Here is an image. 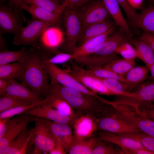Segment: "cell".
Masks as SVG:
<instances>
[{
  "instance_id": "cell-1",
  "label": "cell",
  "mask_w": 154,
  "mask_h": 154,
  "mask_svg": "<svg viewBox=\"0 0 154 154\" xmlns=\"http://www.w3.org/2000/svg\"><path fill=\"white\" fill-rule=\"evenodd\" d=\"M49 78L38 52L33 48L29 50L27 58L24 62L22 74L18 79L44 99L50 91Z\"/></svg>"
},
{
  "instance_id": "cell-2",
  "label": "cell",
  "mask_w": 154,
  "mask_h": 154,
  "mask_svg": "<svg viewBox=\"0 0 154 154\" xmlns=\"http://www.w3.org/2000/svg\"><path fill=\"white\" fill-rule=\"evenodd\" d=\"M48 94L59 97L66 101L76 112L90 114L98 118L104 112L106 104L96 97L58 84H50Z\"/></svg>"
},
{
  "instance_id": "cell-3",
  "label": "cell",
  "mask_w": 154,
  "mask_h": 154,
  "mask_svg": "<svg viewBox=\"0 0 154 154\" xmlns=\"http://www.w3.org/2000/svg\"><path fill=\"white\" fill-rule=\"evenodd\" d=\"M30 154H49L54 147L55 137L47 119L35 117Z\"/></svg>"
},
{
  "instance_id": "cell-4",
  "label": "cell",
  "mask_w": 154,
  "mask_h": 154,
  "mask_svg": "<svg viewBox=\"0 0 154 154\" xmlns=\"http://www.w3.org/2000/svg\"><path fill=\"white\" fill-rule=\"evenodd\" d=\"M132 92L135 94L133 97L117 96L115 100H108L107 103L125 104L132 107L138 113L148 104L154 102V81L148 80L144 82Z\"/></svg>"
},
{
  "instance_id": "cell-5",
  "label": "cell",
  "mask_w": 154,
  "mask_h": 154,
  "mask_svg": "<svg viewBox=\"0 0 154 154\" xmlns=\"http://www.w3.org/2000/svg\"><path fill=\"white\" fill-rule=\"evenodd\" d=\"M62 17L66 37L62 45L66 52L72 54L77 46L82 28V23L76 10L67 7L64 11Z\"/></svg>"
},
{
  "instance_id": "cell-6",
  "label": "cell",
  "mask_w": 154,
  "mask_h": 154,
  "mask_svg": "<svg viewBox=\"0 0 154 154\" xmlns=\"http://www.w3.org/2000/svg\"><path fill=\"white\" fill-rule=\"evenodd\" d=\"M27 22L26 26L23 27L19 33L14 36L13 43L17 46H31L34 48L37 46L38 41L45 30L53 25L33 18L28 19Z\"/></svg>"
},
{
  "instance_id": "cell-7",
  "label": "cell",
  "mask_w": 154,
  "mask_h": 154,
  "mask_svg": "<svg viewBox=\"0 0 154 154\" xmlns=\"http://www.w3.org/2000/svg\"><path fill=\"white\" fill-rule=\"evenodd\" d=\"M43 63L50 80V84H58L86 94L99 96L77 80L69 73L67 69H62L56 64Z\"/></svg>"
},
{
  "instance_id": "cell-8",
  "label": "cell",
  "mask_w": 154,
  "mask_h": 154,
  "mask_svg": "<svg viewBox=\"0 0 154 154\" xmlns=\"http://www.w3.org/2000/svg\"><path fill=\"white\" fill-rule=\"evenodd\" d=\"M67 69L77 80L95 93L107 96L116 95L96 76L73 61V60Z\"/></svg>"
},
{
  "instance_id": "cell-9",
  "label": "cell",
  "mask_w": 154,
  "mask_h": 154,
  "mask_svg": "<svg viewBox=\"0 0 154 154\" xmlns=\"http://www.w3.org/2000/svg\"><path fill=\"white\" fill-rule=\"evenodd\" d=\"M35 117L30 114H22L8 118L7 130L3 137L0 138V154H3L9 143L27 128L30 121H34Z\"/></svg>"
},
{
  "instance_id": "cell-10",
  "label": "cell",
  "mask_w": 154,
  "mask_h": 154,
  "mask_svg": "<svg viewBox=\"0 0 154 154\" xmlns=\"http://www.w3.org/2000/svg\"><path fill=\"white\" fill-rule=\"evenodd\" d=\"M25 21L20 13L13 7L1 5L0 7V32L17 35L23 27Z\"/></svg>"
},
{
  "instance_id": "cell-11",
  "label": "cell",
  "mask_w": 154,
  "mask_h": 154,
  "mask_svg": "<svg viewBox=\"0 0 154 154\" xmlns=\"http://www.w3.org/2000/svg\"><path fill=\"white\" fill-rule=\"evenodd\" d=\"M78 13L82 28L102 22L111 17L102 0L90 1Z\"/></svg>"
},
{
  "instance_id": "cell-12",
  "label": "cell",
  "mask_w": 154,
  "mask_h": 154,
  "mask_svg": "<svg viewBox=\"0 0 154 154\" xmlns=\"http://www.w3.org/2000/svg\"><path fill=\"white\" fill-rule=\"evenodd\" d=\"M111 107L107 112L97 118L98 130L115 134L142 132L137 128L117 118L112 113Z\"/></svg>"
},
{
  "instance_id": "cell-13",
  "label": "cell",
  "mask_w": 154,
  "mask_h": 154,
  "mask_svg": "<svg viewBox=\"0 0 154 154\" xmlns=\"http://www.w3.org/2000/svg\"><path fill=\"white\" fill-rule=\"evenodd\" d=\"M23 114H27L56 122L65 123L72 126L75 120L83 114L77 112L71 116H67L46 104L35 107Z\"/></svg>"
},
{
  "instance_id": "cell-14",
  "label": "cell",
  "mask_w": 154,
  "mask_h": 154,
  "mask_svg": "<svg viewBox=\"0 0 154 154\" xmlns=\"http://www.w3.org/2000/svg\"><path fill=\"white\" fill-rule=\"evenodd\" d=\"M97 118L90 114H83L77 118L72 125L73 138L84 139L94 135L98 130Z\"/></svg>"
},
{
  "instance_id": "cell-15",
  "label": "cell",
  "mask_w": 154,
  "mask_h": 154,
  "mask_svg": "<svg viewBox=\"0 0 154 154\" xmlns=\"http://www.w3.org/2000/svg\"><path fill=\"white\" fill-rule=\"evenodd\" d=\"M64 40L62 32L59 27L51 25L40 36L39 40V47L44 51H56L62 45Z\"/></svg>"
},
{
  "instance_id": "cell-16",
  "label": "cell",
  "mask_w": 154,
  "mask_h": 154,
  "mask_svg": "<svg viewBox=\"0 0 154 154\" xmlns=\"http://www.w3.org/2000/svg\"><path fill=\"white\" fill-rule=\"evenodd\" d=\"M33 128H26L9 144L3 154H30Z\"/></svg>"
},
{
  "instance_id": "cell-17",
  "label": "cell",
  "mask_w": 154,
  "mask_h": 154,
  "mask_svg": "<svg viewBox=\"0 0 154 154\" xmlns=\"http://www.w3.org/2000/svg\"><path fill=\"white\" fill-rule=\"evenodd\" d=\"M8 81L7 89L3 95L10 96L33 102L44 99L28 87L15 79L8 80Z\"/></svg>"
},
{
  "instance_id": "cell-18",
  "label": "cell",
  "mask_w": 154,
  "mask_h": 154,
  "mask_svg": "<svg viewBox=\"0 0 154 154\" xmlns=\"http://www.w3.org/2000/svg\"><path fill=\"white\" fill-rule=\"evenodd\" d=\"M94 135L98 139L104 140L119 146L123 152L128 149H146L135 140L105 131L98 130Z\"/></svg>"
},
{
  "instance_id": "cell-19",
  "label": "cell",
  "mask_w": 154,
  "mask_h": 154,
  "mask_svg": "<svg viewBox=\"0 0 154 154\" xmlns=\"http://www.w3.org/2000/svg\"><path fill=\"white\" fill-rule=\"evenodd\" d=\"M21 7L23 10L29 13L32 18L50 23L58 27L61 21L62 15L64 11H52L39 7L23 3Z\"/></svg>"
},
{
  "instance_id": "cell-20",
  "label": "cell",
  "mask_w": 154,
  "mask_h": 154,
  "mask_svg": "<svg viewBox=\"0 0 154 154\" xmlns=\"http://www.w3.org/2000/svg\"><path fill=\"white\" fill-rule=\"evenodd\" d=\"M110 35L98 47L92 55L104 56L117 55L116 52L117 48L123 43L128 40L119 33Z\"/></svg>"
},
{
  "instance_id": "cell-21",
  "label": "cell",
  "mask_w": 154,
  "mask_h": 154,
  "mask_svg": "<svg viewBox=\"0 0 154 154\" xmlns=\"http://www.w3.org/2000/svg\"><path fill=\"white\" fill-rule=\"evenodd\" d=\"M114 27L107 32L99 36L91 38L81 45L77 46L72 54V59L94 54L98 47L114 32Z\"/></svg>"
},
{
  "instance_id": "cell-22",
  "label": "cell",
  "mask_w": 154,
  "mask_h": 154,
  "mask_svg": "<svg viewBox=\"0 0 154 154\" xmlns=\"http://www.w3.org/2000/svg\"><path fill=\"white\" fill-rule=\"evenodd\" d=\"M114 27L113 23L105 20L102 22L82 27L79 38L77 46L81 45L91 38L106 33Z\"/></svg>"
},
{
  "instance_id": "cell-23",
  "label": "cell",
  "mask_w": 154,
  "mask_h": 154,
  "mask_svg": "<svg viewBox=\"0 0 154 154\" xmlns=\"http://www.w3.org/2000/svg\"><path fill=\"white\" fill-rule=\"evenodd\" d=\"M47 120L55 137L58 139L62 143L67 153L73 140L72 126L66 124Z\"/></svg>"
},
{
  "instance_id": "cell-24",
  "label": "cell",
  "mask_w": 154,
  "mask_h": 154,
  "mask_svg": "<svg viewBox=\"0 0 154 154\" xmlns=\"http://www.w3.org/2000/svg\"><path fill=\"white\" fill-rule=\"evenodd\" d=\"M106 9L121 31L129 37L132 36L131 31L116 0H102Z\"/></svg>"
},
{
  "instance_id": "cell-25",
  "label": "cell",
  "mask_w": 154,
  "mask_h": 154,
  "mask_svg": "<svg viewBox=\"0 0 154 154\" xmlns=\"http://www.w3.org/2000/svg\"><path fill=\"white\" fill-rule=\"evenodd\" d=\"M150 71L146 65L134 66L126 74L124 84L128 91L131 92L138 86L144 83L148 77Z\"/></svg>"
},
{
  "instance_id": "cell-26",
  "label": "cell",
  "mask_w": 154,
  "mask_h": 154,
  "mask_svg": "<svg viewBox=\"0 0 154 154\" xmlns=\"http://www.w3.org/2000/svg\"><path fill=\"white\" fill-rule=\"evenodd\" d=\"M132 25L141 29L144 32L154 35V4L143 8Z\"/></svg>"
},
{
  "instance_id": "cell-27",
  "label": "cell",
  "mask_w": 154,
  "mask_h": 154,
  "mask_svg": "<svg viewBox=\"0 0 154 154\" xmlns=\"http://www.w3.org/2000/svg\"><path fill=\"white\" fill-rule=\"evenodd\" d=\"M128 41L134 46L137 52V58L143 61L150 70L154 63V50L147 43L140 39Z\"/></svg>"
},
{
  "instance_id": "cell-28",
  "label": "cell",
  "mask_w": 154,
  "mask_h": 154,
  "mask_svg": "<svg viewBox=\"0 0 154 154\" xmlns=\"http://www.w3.org/2000/svg\"><path fill=\"white\" fill-rule=\"evenodd\" d=\"M119 58L117 55L110 56L91 55L76 58L73 60L83 67H103L113 60Z\"/></svg>"
},
{
  "instance_id": "cell-29",
  "label": "cell",
  "mask_w": 154,
  "mask_h": 154,
  "mask_svg": "<svg viewBox=\"0 0 154 154\" xmlns=\"http://www.w3.org/2000/svg\"><path fill=\"white\" fill-rule=\"evenodd\" d=\"M98 140L95 135L88 139L78 140L73 139L67 153L69 154H92Z\"/></svg>"
},
{
  "instance_id": "cell-30",
  "label": "cell",
  "mask_w": 154,
  "mask_h": 154,
  "mask_svg": "<svg viewBox=\"0 0 154 154\" xmlns=\"http://www.w3.org/2000/svg\"><path fill=\"white\" fill-rule=\"evenodd\" d=\"M136 64L135 60L123 58L115 59L104 66L119 76L124 77Z\"/></svg>"
},
{
  "instance_id": "cell-31",
  "label": "cell",
  "mask_w": 154,
  "mask_h": 154,
  "mask_svg": "<svg viewBox=\"0 0 154 154\" xmlns=\"http://www.w3.org/2000/svg\"><path fill=\"white\" fill-rule=\"evenodd\" d=\"M24 62H16L0 65V78L6 80L18 79L22 75Z\"/></svg>"
},
{
  "instance_id": "cell-32",
  "label": "cell",
  "mask_w": 154,
  "mask_h": 154,
  "mask_svg": "<svg viewBox=\"0 0 154 154\" xmlns=\"http://www.w3.org/2000/svg\"><path fill=\"white\" fill-rule=\"evenodd\" d=\"M29 52V50L24 47L17 51H1L0 65L13 62H24L27 60Z\"/></svg>"
},
{
  "instance_id": "cell-33",
  "label": "cell",
  "mask_w": 154,
  "mask_h": 154,
  "mask_svg": "<svg viewBox=\"0 0 154 154\" xmlns=\"http://www.w3.org/2000/svg\"><path fill=\"white\" fill-rule=\"evenodd\" d=\"M96 77L110 90L114 93L116 96L133 97L135 95L133 93L130 92L128 91L124 83L117 80L113 78H102Z\"/></svg>"
},
{
  "instance_id": "cell-34",
  "label": "cell",
  "mask_w": 154,
  "mask_h": 154,
  "mask_svg": "<svg viewBox=\"0 0 154 154\" xmlns=\"http://www.w3.org/2000/svg\"><path fill=\"white\" fill-rule=\"evenodd\" d=\"M22 3L28 5H32L54 11H64L67 6L65 1L61 4L56 0H23Z\"/></svg>"
},
{
  "instance_id": "cell-35",
  "label": "cell",
  "mask_w": 154,
  "mask_h": 154,
  "mask_svg": "<svg viewBox=\"0 0 154 154\" xmlns=\"http://www.w3.org/2000/svg\"><path fill=\"white\" fill-rule=\"evenodd\" d=\"M47 96L49 97V100L46 104L62 114L67 116H71L77 113L68 102L62 98L51 94H48Z\"/></svg>"
},
{
  "instance_id": "cell-36",
  "label": "cell",
  "mask_w": 154,
  "mask_h": 154,
  "mask_svg": "<svg viewBox=\"0 0 154 154\" xmlns=\"http://www.w3.org/2000/svg\"><path fill=\"white\" fill-rule=\"evenodd\" d=\"M33 102L10 96H0V113L17 107L29 105Z\"/></svg>"
},
{
  "instance_id": "cell-37",
  "label": "cell",
  "mask_w": 154,
  "mask_h": 154,
  "mask_svg": "<svg viewBox=\"0 0 154 154\" xmlns=\"http://www.w3.org/2000/svg\"><path fill=\"white\" fill-rule=\"evenodd\" d=\"M92 154H124L121 148L113 143L98 139Z\"/></svg>"
},
{
  "instance_id": "cell-38",
  "label": "cell",
  "mask_w": 154,
  "mask_h": 154,
  "mask_svg": "<svg viewBox=\"0 0 154 154\" xmlns=\"http://www.w3.org/2000/svg\"><path fill=\"white\" fill-rule=\"evenodd\" d=\"M116 134L135 140L146 149L154 152V137L144 133H127Z\"/></svg>"
},
{
  "instance_id": "cell-39",
  "label": "cell",
  "mask_w": 154,
  "mask_h": 154,
  "mask_svg": "<svg viewBox=\"0 0 154 154\" xmlns=\"http://www.w3.org/2000/svg\"><path fill=\"white\" fill-rule=\"evenodd\" d=\"M49 100L48 96L41 101L33 102L31 104L12 108L0 113V119L10 118L23 114L27 110L39 105L46 104Z\"/></svg>"
},
{
  "instance_id": "cell-40",
  "label": "cell",
  "mask_w": 154,
  "mask_h": 154,
  "mask_svg": "<svg viewBox=\"0 0 154 154\" xmlns=\"http://www.w3.org/2000/svg\"><path fill=\"white\" fill-rule=\"evenodd\" d=\"M86 68L89 72L98 77L113 78L123 83L124 82V78L119 76L110 70L104 67H88Z\"/></svg>"
},
{
  "instance_id": "cell-41",
  "label": "cell",
  "mask_w": 154,
  "mask_h": 154,
  "mask_svg": "<svg viewBox=\"0 0 154 154\" xmlns=\"http://www.w3.org/2000/svg\"><path fill=\"white\" fill-rule=\"evenodd\" d=\"M116 54H120L123 58L129 59H134L137 57L135 49L130 43L128 40L119 46L116 50Z\"/></svg>"
},
{
  "instance_id": "cell-42",
  "label": "cell",
  "mask_w": 154,
  "mask_h": 154,
  "mask_svg": "<svg viewBox=\"0 0 154 154\" xmlns=\"http://www.w3.org/2000/svg\"><path fill=\"white\" fill-rule=\"evenodd\" d=\"M42 59L44 63L56 64H62L72 60V54L67 52H58L49 58Z\"/></svg>"
},
{
  "instance_id": "cell-43",
  "label": "cell",
  "mask_w": 154,
  "mask_h": 154,
  "mask_svg": "<svg viewBox=\"0 0 154 154\" xmlns=\"http://www.w3.org/2000/svg\"><path fill=\"white\" fill-rule=\"evenodd\" d=\"M119 6L123 9L132 25L136 20L138 14L132 8L127 0H116Z\"/></svg>"
},
{
  "instance_id": "cell-44",
  "label": "cell",
  "mask_w": 154,
  "mask_h": 154,
  "mask_svg": "<svg viewBox=\"0 0 154 154\" xmlns=\"http://www.w3.org/2000/svg\"><path fill=\"white\" fill-rule=\"evenodd\" d=\"M139 114L142 116L154 121V102L148 104Z\"/></svg>"
},
{
  "instance_id": "cell-45",
  "label": "cell",
  "mask_w": 154,
  "mask_h": 154,
  "mask_svg": "<svg viewBox=\"0 0 154 154\" xmlns=\"http://www.w3.org/2000/svg\"><path fill=\"white\" fill-rule=\"evenodd\" d=\"M64 146L61 141L57 138H55V142L52 149L49 152L50 154H66Z\"/></svg>"
},
{
  "instance_id": "cell-46",
  "label": "cell",
  "mask_w": 154,
  "mask_h": 154,
  "mask_svg": "<svg viewBox=\"0 0 154 154\" xmlns=\"http://www.w3.org/2000/svg\"><path fill=\"white\" fill-rule=\"evenodd\" d=\"M140 39L147 43L154 51V35L143 32L141 35Z\"/></svg>"
},
{
  "instance_id": "cell-47",
  "label": "cell",
  "mask_w": 154,
  "mask_h": 154,
  "mask_svg": "<svg viewBox=\"0 0 154 154\" xmlns=\"http://www.w3.org/2000/svg\"><path fill=\"white\" fill-rule=\"evenodd\" d=\"M23 0H9V6H11L18 10L23 18H25L23 14V10L21 7Z\"/></svg>"
},
{
  "instance_id": "cell-48",
  "label": "cell",
  "mask_w": 154,
  "mask_h": 154,
  "mask_svg": "<svg viewBox=\"0 0 154 154\" xmlns=\"http://www.w3.org/2000/svg\"><path fill=\"white\" fill-rule=\"evenodd\" d=\"M124 154H154V152L147 149H128L124 151Z\"/></svg>"
},
{
  "instance_id": "cell-49",
  "label": "cell",
  "mask_w": 154,
  "mask_h": 154,
  "mask_svg": "<svg viewBox=\"0 0 154 154\" xmlns=\"http://www.w3.org/2000/svg\"><path fill=\"white\" fill-rule=\"evenodd\" d=\"M67 4V7L76 10L82 6L83 0H65Z\"/></svg>"
},
{
  "instance_id": "cell-50",
  "label": "cell",
  "mask_w": 154,
  "mask_h": 154,
  "mask_svg": "<svg viewBox=\"0 0 154 154\" xmlns=\"http://www.w3.org/2000/svg\"><path fill=\"white\" fill-rule=\"evenodd\" d=\"M8 118L0 119V138L3 137L7 130V122Z\"/></svg>"
},
{
  "instance_id": "cell-51",
  "label": "cell",
  "mask_w": 154,
  "mask_h": 154,
  "mask_svg": "<svg viewBox=\"0 0 154 154\" xmlns=\"http://www.w3.org/2000/svg\"><path fill=\"white\" fill-rule=\"evenodd\" d=\"M144 0H127L131 6L135 10L141 9Z\"/></svg>"
},
{
  "instance_id": "cell-52",
  "label": "cell",
  "mask_w": 154,
  "mask_h": 154,
  "mask_svg": "<svg viewBox=\"0 0 154 154\" xmlns=\"http://www.w3.org/2000/svg\"><path fill=\"white\" fill-rule=\"evenodd\" d=\"M8 85V80L0 78V95H3L6 90Z\"/></svg>"
},
{
  "instance_id": "cell-53",
  "label": "cell",
  "mask_w": 154,
  "mask_h": 154,
  "mask_svg": "<svg viewBox=\"0 0 154 154\" xmlns=\"http://www.w3.org/2000/svg\"><path fill=\"white\" fill-rule=\"evenodd\" d=\"M3 34L0 32V48L1 51L8 50L6 41L3 36Z\"/></svg>"
},
{
  "instance_id": "cell-54",
  "label": "cell",
  "mask_w": 154,
  "mask_h": 154,
  "mask_svg": "<svg viewBox=\"0 0 154 154\" xmlns=\"http://www.w3.org/2000/svg\"><path fill=\"white\" fill-rule=\"evenodd\" d=\"M149 70L151 72V75L148 78V80L154 81V63L152 65Z\"/></svg>"
},
{
  "instance_id": "cell-55",
  "label": "cell",
  "mask_w": 154,
  "mask_h": 154,
  "mask_svg": "<svg viewBox=\"0 0 154 154\" xmlns=\"http://www.w3.org/2000/svg\"><path fill=\"white\" fill-rule=\"evenodd\" d=\"M91 0H83L82 5H85L87 3H88L91 1Z\"/></svg>"
},
{
  "instance_id": "cell-56",
  "label": "cell",
  "mask_w": 154,
  "mask_h": 154,
  "mask_svg": "<svg viewBox=\"0 0 154 154\" xmlns=\"http://www.w3.org/2000/svg\"><path fill=\"white\" fill-rule=\"evenodd\" d=\"M148 2L150 5L154 4V0H148Z\"/></svg>"
},
{
  "instance_id": "cell-57",
  "label": "cell",
  "mask_w": 154,
  "mask_h": 154,
  "mask_svg": "<svg viewBox=\"0 0 154 154\" xmlns=\"http://www.w3.org/2000/svg\"><path fill=\"white\" fill-rule=\"evenodd\" d=\"M61 4H63L65 1V0H56Z\"/></svg>"
},
{
  "instance_id": "cell-58",
  "label": "cell",
  "mask_w": 154,
  "mask_h": 154,
  "mask_svg": "<svg viewBox=\"0 0 154 154\" xmlns=\"http://www.w3.org/2000/svg\"><path fill=\"white\" fill-rule=\"evenodd\" d=\"M6 0H0V5H2L3 3Z\"/></svg>"
}]
</instances>
